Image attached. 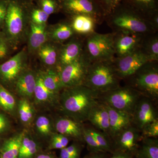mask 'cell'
Listing matches in <instances>:
<instances>
[{
    "mask_svg": "<svg viewBox=\"0 0 158 158\" xmlns=\"http://www.w3.org/2000/svg\"><path fill=\"white\" fill-rule=\"evenodd\" d=\"M7 13L2 31L15 51L26 44L31 21V0H7Z\"/></svg>",
    "mask_w": 158,
    "mask_h": 158,
    "instance_id": "obj_1",
    "label": "cell"
},
{
    "mask_svg": "<svg viewBox=\"0 0 158 158\" xmlns=\"http://www.w3.org/2000/svg\"><path fill=\"white\" fill-rule=\"evenodd\" d=\"M99 94L84 85L64 88L59 94L58 106L64 116L83 123L98 102Z\"/></svg>",
    "mask_w": 158,
    "mask_h": 158,
    "instance_id": "obj_2",
    "label": "cell"
},
{
    "mask_svg": "<svg viewBox=\"0 0 158 158\" xmlns=\"http://www.w3.org/2000/svg\"><path fill=\"white\" fill-rule=\"evenodd\" d=\"M105 21L113 32L143 34L157 33L150 22L148 15L138 11L123 1L106 15Z\"/></svg>",
    "mask_w": 158,
    "mask_h": 158,
    "instance_id": "obj_3",
    "label": "cell"
},
{
    "mask_svg": "<svg viewBox=\"0 0 158 158\" xmlns=\"http://www.w3.org/2000/svg\"><path fill=\"white\" fill-rule=\"evenodd\" d=\"M113 60L90 63L83 85L101 94L120 87Z\"/></svg>",
    "mask_w": 158,
    "mask_h": 158,
    "instance_id": "obj_4",
    "label": "cell"
},
{
    "mask_svg": "<svg viewBox=\"0 0 158 158\" xmlns=\"http://www.w3.org/2000/svg\"><path fill=\"white\" fill-rule=\"evenodd\" d=\"M126 85L142 96L156 101L158 98V62H148L131 76L123 80Z\"/></svg>",
    "mask_w": 158,
    "mask_h": 158,
    "instance_id": "obj_5",
    "label": "cell"
},
{
    "mask_svg": "<svg viewBox=\"0 0 158 158\" xmlns=\"http://www.w3.org/2000/svg\"><path fill=\"white\" fill-rule=\"evenodd\" d=\"M114 33L99 34L96 31L84 39L83 53L90 63L112 60L115 58Z\"/></svg>",
    "mask_w": 158,
    "mask_h": 158,
    "instance_id": "obj_6",
    "label": "cell"
},
{
    "mask_svg": "<svg viewBox=\"0 0 158 158\" xmlns=\"http://www.w3.org/2000/svg\"><path fill=\"white\" fill-rule=\"evenodd\" d=\"M142 96L135 89L125 85L100 94L98 102L115 110L132 115L137 103Z\"/></svg>",
    "mask_w": 158,
    "mask_h": 158,
    "instance_id": "obj_7",
    "label": "cell"
},
{
    "mask_svg": "<svg viewBox=\"0 0 158 158\" xmlns=\"http://www.w3.org/2000/svg\"><path fill=\"white\" fill-rule=\"evenodd\" d=\"M30 57L26 46L17 53L0 64V84L5 88L14 89L20 76L28 68Z\"/></svg>",
    "mask_w": 158,
    "mask_h": 158,
    "instance_id": "obj_8",
    "label": "cell"
},
{
    "mask_svg": "<svg viewBox=\"0 0 158 158\" xmlns=\"http://www.w3.org/2000/svg\"><path fill=\"white\" fill-rule=\"evenodd\" d=\"M60 12L70 17L77 15H87L95 18L101 24L106 16L98 0H59Z\"/></svg>",
    "mask_w": 158,
    "mask_h": 158,
    "instance_id": "obj_9",
    "label": "cell"
},
{
    "mask_svg": "<svg viewBox=\"0 0 158 158\" xmlns=\"http://www.w3.org/2000/svg\"><path fill=\"white\" fill-rule=\"evenodd\" d=\"M90 63L82 54L76 61L59 71L64 88L83 85Z\"/></svg>",
    "mask_w": 158,
    "mask_h": 158,
    "instance_id": "obj_10",
    "label": "cell"
},
{
    "mask_svg": "<svg viewBox=\"0 0 158 158\" xmlns=\"http://www.w3.org/2000/svg\"><path fill=\"white\" fill-rule=\"evenodd\" d=\"M113 62L118 76L122 81L131 76L142 65L150 61L139 48L124 56L115 57Z\"/></svg>",
    "mask_w": 158,
    "mask_h": 158,
    "instance_id": "obj_11",
    "label": "cell"
},
{
    "mask_svg": "<svg viewBox=\"0 0 158 158\" xmlns=\"http://www.w3.org/2000/svg\"><path fill=\"white\" fill-rule=\"evenodd\" d=\"M113 33L115 57L117 58L124 56L140 48L144 36L146 35L131 32Z\"/></svg>",
    "mask_w": 158,
    "mask_h": 158,
    "instance_id": "obj_12",
    "label": "cell"
},
{
    "mask_svg": "<svg viewBox=\"0 0 158 158\" xmlns=\"http://www.w3.org/2000/svg\"><path fill=\"white\" fill-rule=\"evenodd\" d=\"M142 138L141 131L132 125L112 139L113 152H123L134 156Z\"/></svg>",
    "mask_w": 158,
    "mask_h": 158,
    "instance_id": "obj_13",
    "label": "cell"
},
{
    "mask_svg": "<svg viewBox=\"0 0 158 158\" xmlns=\"http://www.w3.org/2000/svg\"><path fill=\"white\" fill-rule=\"evenodd\" d=\"M154 101L142 96L136 105L132 114L133 124L141 131L147 124L158 120Z\"/></svg>",
    "mask_w": 158,
    "mask_h": 158,
    "instance_id": "obj_14",
    "label": "cell"
},
{
    "mask_svg": "<svg viewBox=\"0 0 158 158\" xmlns=\"http://www.w3.org/2000/svg\"><path fill=\"white\" fill-rule=\"evenodd\" d=\"M85 38L75 35L62 44L59 51L57 69L58 71L76 61L82 56Z\"/></svg>",
    "mask_w": 158,
    "mask_h": 158,
    "instance_id": "obj_15",
    "label": "cell"
},
{
    "mask_svg": "<svg viewBox=\"0 0 158 158\" xmlns=\"http://www.w3.org/2000/svg\"><path fill=\"white\" fill-rule=\"evenodd\" d=\"M56 132L72 139L75 141L84 143V127L81 123L64 116L59 117L54 122Z\"/></svg>",
    "mask_w": 158,
    "mask_h": 158,
    "instance_id": "obj_16",
    "label": "cell"
},
{
    "mask_svg": "<svg viewBox=\"0 0 158 158\" xmlns=\"http://www.w3.org/2000/svg\"><path fill=\"white\" fill-rule=\"evenodd\" d=\"M37 80V70L29 66L17 79L13 90L21 98H33Z\"/></svg>",
    "mask_w": 158,
    "mask_h": 158,
    "instance_id": "obj_17",
    "label": "cell"
},
{
    "mask_svg": "<svg viewBox=\"0 0 158 158\" xmlns=\"http://www.w3.org/2000/svg\"><path fill=\"white\" fill-rule=\"evenodd\" d=\"M47 25H39L31 22L26 45L30 58L36 56L40 48L48 41Z\"/></svg>",
    "mask_w": 158,
    "mask_h": 158,
    "instance_id": "obj_18",
    "label": "cell"
},
{
    "mask_svg": "<svg viewBox=\"0 0 158 158\" xmlns=\"http://www.w3.org/2000/svg\"><path fill=\"white\" fill-rule=\"evenodd\" d=\"M62 44L48 40L38 50L36 57L42 65L43 69H57L59 51Z\"/></svg>",
    "mask_w": 158,
    "mask_h": 158,
    "instance_id": "obj_19",
    "label": "cell"
},
{
    "mask_svg": "<svg viewBox=\"0 0 158 158\" xmlns=\"http://www.w3.org/2000/svg\"><path fill=\"white\" fill-rule=\"evenodd\" d=\"M105 106L109 113L110 136L112 140L123 131L133 125L132 115Z\"/></svg>",
    "mask_w": 158,
    "mask_h": 158,
    "instance_id": "obj_20",
    "label": "cell"
},
{
    "mask_svg": "<svg viewBox=\"0 0 158 158\" xmlns=\"http://www.w3.org/2000/svg\"><path fill=\"white\" fill-rule=\"evenodd\" d=\"M75 34L85 38L95 32L97 21L87 15H77L67 17Z\"/></svg>",
    "mask_w": 158,
    "mask_h": 158,
    "instance_id": "obj_21",
    "label": "cell"
},
{
    "mask_svg": "<svg viewBox=\"0 0 158 158\" xmlns=\"http://www.w3.org/2000/svg\"><path fill=\"white\" fill-rule=\"evenodd\" d=\"M37 71V80L34 97L36 104L43 107H53L59 105L60 93L51 91L44 85Z\"/></svg>",
    "mask_w": 158,
    "mask_h": 158,
    "instance_id": "obj_22",
    "label": "cell"
},
{
    "mask_svg": "<svg viewBox=\"0 0 158 158\" xmlns=\"http://www.w3.org/2000/svg\"><path fill=\"white\" fill-rule=\"evenodd\" d=\"M47 30L49 41L57 43H65L75 35L67 19L54 24H48Z\"/></svg>",
    "mask_w": 158,
    "mask_h": 158,
    "instance_id": "obj_23",
    "label": "cell"
},
{
    "mask_svg": "<svg viewBox=\"0 0 158 158\" xmlns=\"http://www.w3.org/2000/svg\"><path fill=\"white\" fill-rule=\"evenodd\" d=\"M87 120L98 130L110 136V118L104 104L98 102L94 105L88 114Z\"/></svg>",
    "mask_w": 158,
    "mask_h": 158,
    "instance_id": "obj_24",
    "label": "cell"
},
{
    "mask_svg": "<svg viewBox=\"0 0 158 158\" xmlns=\"http://www.w3.org/2000/svg\"><path fill=\"white\" fill-rule=\"evenodd\" d=\"M42 150L40 142L31 134L25 131L18 158H35Z\"/></svg>",
    "mask_w": 158,
    "mask_h": 158,
    "instance_id": "obj_25",
    "label": "cell"
},
{
    "mask_svg": "<svg viewBox=\"0 0 158 158\" xmlns=\"http://www.w3.org/2000/svg\"><path fill=\"white\" fill-rule=\"evenodd\" d=\"M25 131L15 134L4 141L0 147V158H18Z\"/></svg>",
    "mask_w": 158,
    "mask_h": 158,
    "instance_id": "obj_26",
    "label": "cell"
},
{
    "mask_svg": "<svg viewBox=\"0 0 158 158\" xmlns=\"http://www.w3.org/2000/svg\"><path fill=\"white\" fill-rule=\"evenodd\" d=\"M44 85L55 93H60L64 89L59 71L56 69L37 70Z\"/></svg>",
    "mask_w": 158,
    "mask_h": 158,
    "instance_id": "obj_27",
    "label": "cell"
},
{
    "mask_svg": "<svg viewBox=\"0 0 158 158\" xmlns=\"http://www.w3.org/2000/svg\"><path fill=\"white\" fill-rule=\"evenodd\" d=\"M134 158H158V139L142 138Z\"/></svg>",
    "mask_w": 158,
    "mask_h": 158,
    "instance_id": "obj_28",
    "label": "cell"
},
{
    "mask_svg": "<svg viewBox=\"0 0 158 158\" xmlns=\"http://www.w3.org/2000/svg\"><path fill=\"white\" fill-rule=\"evenodd\" d=\"M140 48L150 62H158V32L145 35Z\"/></svg>",
    "mask_w": 158,
    "mask_h": 158,
    "instance_id": "obj_29",
    "label": "cell"
},
{
    "mask_svg": "<svg viewBox=\"0 0 158 158\" xmlns=\"http://www.w3.org/2000/svg\"><path fill=\"white\" fill-rule=\"evenodd\" d=\"M34 127L37 135L42 139H49L56 132L54 122L47 115H41L34 118Z\"/></svg>",
    "mask_w": 158,
    "mask_h": 158,
    "instance_id": "obj_30",
    "label": "cell"
},
{
    "mask_svg": "<svg viewBox=\"0 0 158 158\" xmlns=\"http://www.w3.org/2000/svg\"><path fill=\"white\" fill-rule=\"evenodd\" d=\"M17 113L23 124L30 126L35 118V110L29 99L22 98L17 103Z\"/></svg>",
    "mask_w": 158,
    "mask_h": 158,
    "instance_id": "obj_31",
    "label": "cell"
},
{
    "mask_svg": "<svg viewBox=\"0 0 158 158\" xmlns=\"http://www.w3.org/2000/svg\"><path fill=\"white\" fill-rule=\"evenodd\" d=\"M17 103L11 92L0 84V108L10 115H16Z\"/></svg>",
    "mask_w": 158,
    "mask_h": 158,
    "instance_id": "obj_32",
    "label": "cell"
},
{
    "mask_svg": "<svg viewBox=\"0 0 158 158\" xmlns=\"http://www.w3.org/2000/svg\"><path fill=\"white\" fill-rule=\"evenodd\" d=\"M88 130L104 152L111 154L113 152V142L110 136L101 131L93 128H88Z\"/></svg>",
    "mask_w": 158,
    "mask_h": 158,
    "instance_id": "obj_33",
    "label": "cell"
},
{
    "mask_svg": "<svg viewBox=\"0 0 158 158\" xmlns=\"http://www.w3.org/2000/svg\"><path fill=\"white\" fill-rule=\"evenodd\" d=\"M144 14L158 10V0H123Z\"/></svg>",
    "mask_w": 158,
    "mask_h": 158,
    "instance_id": "obj_34",
    "label": "cell"
},
{
    "mask_svg": "<svg viewBox=\"0 0 158 158\" xmlns=\"http://www.w3.org/2000/svg\"><path fill=\"white\" fill-rule=\"evenodd\" d=\"M70 138L59 133H54L49 139L47 151L61 150L68 146Z\"/></svg>",
    "mask_w": 158,
    "mask_h": 158,
    "instance_id": "obj_35",
    "label": "cell"
},
{
    "mask_svg": "<svg viewBox=\"0 0 158 158\" xmlns=\"http://www.w3.org/2000/svg\"><path fill=\"white\" fill-rule=\"evenodd\" d=\"M34 2L48 15L60 12L59 0H35Z\"/></svg>",
    "mask_w": 158,
    "mask_h": 158,
    "instance_id": "obj_36",
    "label": "cell"
},
{
    "mask_svg": "<svg viewBox=\"0 0 158 158\" xmlns=\"http://www.w3.org/2000/svg\"><path fill=\"white\" fill-rule=\"evenodd\" d=\"M49 16L36 6L35 3H33L30 10L31 22L39 25H45L48 24V21Z\"/></svg>",
    "mask_w": 158,
    "mask_h": 158,
    "instance_id": "obj_37",
    "label": "cell"
},
{
    "mask_svg": "<svg viewBox=\"0 0 158 158\" xmlns=\"http://www.w3.org/2000/svg\"><path fill=\"white\" fill-rule=\"evenodd\" d=\"M83 148L82 143L75 141L69 146L60 150L59 158H80Z\"/></svg>",
    "mask_w": 158,
    "mask_h": 158,
    "instance_id": "obj_38",
    "label": "cell"
},
{
    "mask_svg": "<svg viewBox=\"0 0 158 158\" xmlns=\"http://www.w3.org/2000/svg\"><path fill=\"white\" fill-rule=\"evenodd\" d=\"M15 52L6 35L0 31V62L8 60Z\"/></svg>",
    "mask_w": 158,
    "mask_h": 158,
    "instance_id": "obj_39",
    "label": "cell"
},
{
    "mask_svg": "<svg viewBox=\"0 0 158 158\" xmlns=\"http://www.w3.org/2000/svg\"><path fill=\"white\" fill-rule=\"evenodd\" d=\"M83 134L84 141L87 144L88 149L90 153L104 152L101 148L96 140L89 132L87 128H84Z\"/></svg>",
    "mask_w": 158,
    "mask_h": 158,
    "instance_id": "obj_40",
    "label": "cell"
},
{
    "mask_svg": "<svg viewBox=\"0 0 158 158\" xmlns=\"http://www.w3.org/2000/svg\"><path fill=\"white\" fill-rule=\"evenodd\" d=\"M142 138H157L158 136V120L147 124L141 131Z\"/></svg>",
    "mask_w": 158,
    "mask_h": 158,
    "instance_id": "obj_41",
    "label": "cell"
},
{
    "mask_svg": "<svg viewBox=\"0 0 158 158\" xmlns=\"http://www.w3.org/2000/svg\"><path fill=\"white\" fill-rule=\"evenodd\" d=\"M8 2L7 0H0V31L2 30L6 13H7Z\"/></svg>",
    "mask_w": 158,
    "mask_h": 158,
    "instance_id": "obj_42",
    "label": "cell"
},
{
    "mask_svg": "<svg viewBox=\"0 0 158 158\" xmlns=\"http://www.w3.org/2000/svg\"><path fill=\"white\" fill-rule=\"evenodd\" d=\"M104 11L106 15L113 10L114 0H98Z\"/></svg>",
    "mask_w": 158,
    "mask_h": 158,
    "instance_id": "obj_43",
    "label": "cell"
},
{
    "mask_svg": "<svg viewBox=\"0 0 158 158\" xmlns=\"http://www.w3.org/2000/svg\"><path fill=\"white\" fill-rule=\"evenodd\" d=\"M10 123L8 118L4 114L0 113V133L8 129Z\"/></svg>",
    "mask_w": 158,
    "mask_h": 158,
    "instance_id": "obj_44",
    "label": "cell"
},
{
    "mask_svg": "<svg viewBox=\"0 0 158 158\" xmlns=\"http://www.w3.org/2000/svg\"><path fill=\"white\" fill-rule=\"evenodd\" d=\"M110 158H134V156L127 152L115 151L112 153V156Z\"/></svg>",
    "mask_w": 158,
    "mask_h": 158,
    "instance_id": "obj_45",
    "label": "cell"
},
{
    "mask_svg": "<svg viewBox=\"0 0 158 158\" xmlns=\"http://www.w3.org/2000/svg\"><path fill=\"white\" fill-rule=\"evenodd\" d=\"M35 158H59L57 157L54 153L52 152L51 151H41L37 155Z\"/></svg>",
    "mask_w": 158,
    "mask_h": 158,
    "instance_id": "obj_46",
    "label": "cell"
},
{
    "mask_svg": "<svg viewBox=\"0 0 158 158\" xmlns=\"http://www.w3.org/2000/svg\"><path fill=\"white\" fill-rule=\"evenodd\" d=\"M107 153L104 152H99L96 153H90V155L87 156V158H110V157L107 155Z\"/></svg>",
    "mask_w": 158,
    "mask_h": 158,
    "instance_id": "obj_47",
    "label": "cell"
},
{
    "mask_svg": "<svg viewBox=\"0 0 158 158\" xmlns=\"http://www.w3.org/2000/svg\"><path fill=\"white\" fill-rule=\"evenodd\" d=\"M122 1L123 0H114V1H113V9L115 7V6H117L118 4H119V3Z\"/></svg>",
    "mask_w": 158,
    "mask_h": 158,
    "instance_id": "obj_48",
    "label": "cell"
},
{
    "mask_svg": "<svg viewBox=\"0 0 158 158\" xmlns=\"http://www.w3.org/2000/svg\"><path fill=\"white\" fill-rule=\"evenodd\" d=\"M31 1H33V2H34V1H35V0H31Z\"/></svg>",
    "mask_w": 158,
    "mask_h": 158,
    "instance_id": "obj_49",
    "label": "cell"
},
{
    "mask_svg": "<svg viewBox=\"0 0 158 158\" xmlns=\"http://www.w3.org/2000/svg\"><path fill=\"white\" fill-rule=\"evenodd\" d=\"M1 145H2V144H1V143H0V147H1Z\"/></svg>",
    "mask_w": 158,
    "mask_h": 158,
    "instance_id": "obj_50",
    "label": "cell"
},
{
    "mask_svg": "<svg viewBox=\"0 0 158 158\" xmlns=\"http://www.w3.org/2000/svg\"><path fill=\"white\" fill-rule=\"evenodd\" d=\"M87 158V156L85 157V158Z\"/></svg>",
    "mask_w": 158,
    "mask_h": 158,
    "instance_id": "obj_51",
    "label": "cell"
}]
</instances>
